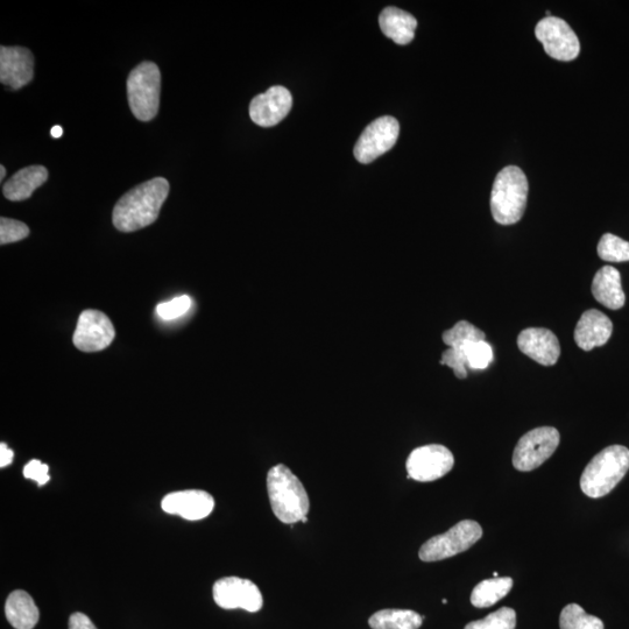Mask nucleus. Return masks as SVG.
Returning a JSON list of instances; mask_svg holds the SVG:
<instances>
[{"instance_id": "1", "label": "nucleus", "mask_w": 629, "mask_h": 629, "mask_svg": "<svg viewBox=\"0 0 629 629\" xmlns=\"http://www.w3.org/2000/svg\"><path fill=\"white\" fill-rule=\"evenodd\" d=\"M169 194V183L155 178L126 193L113 209V225L122 232H134L157 221Z\"/></svg>"}, {"instance_id": "2", "label": "nucleus", "mask_w": 629, "mask_h": 629, "mask_svg": "<svg viewBox=\"0 0 629 629\" xmlns=\"http://www.w3.org/2000/svg\"><path fill=\"white\" fill-rule=\"evenodd\" d=\"M267 491L275 517L288 525L307 518L309 497L305 486L286 465H275L267 475Z\"/></svg>"}, {"instance_id": "3", "label": "nucleus", "mask_w": 629, "mask_h": 629, "mask_svg": "<svg viewBox=\"0 0 629 629\" xmlns=\"http://www.w3.org/2000/svg\"><path fill=\"white\" fill-rule=\"evenodd\" d=\"M629 470V449L611 445L591 459L581 478L586 496L598 499L607 496L624 479Z\"/></svg>"}, {"instance_id": "4", "label": "nucleus", "mask_w": 629, "mask_h": 629, "mask_svg": "<svg viewBox=\"0 0 629 629\" xmlns=\"http://www.w3.org/2000/svg\"><path fill=\"white\" fill-rule=\"evenodd\" d=\"M529 192L527 176L517 166L500 171L492 188L491 211L501 225L518 223L525 214Z\"/></svg>"}, {"instance_id": "5", "label": "nucleus", "mask_w": 629, "mask_h": 629, "mask_svg": "<svg viewBox=\"0 0 629 629\" xmlns=\"http://www.w3.org/2000/svg\"><path fill=\"white\" fill-rule=\"evenodd\" d=\"M161 93V74L153 62H143L134 68L127 80V96L134 117L150 122L158 115Z\"/></svg>"}, {"instance_id": "6", "label": "nucleus", "mask_w": 629, "mask_h": 629, "mask_svg": "<svg viewBox=\"0 0 629 629\" xmlns=\"http://www.w3.org/2000/svg\"><path fill=\"white\" fill-rule=\"evenodd\" d=\"M483 528L477 521L463 520L447 533L431 537L420 549L423 562H438L464 553L482 539Z\"/></svg>"}, {"instance_id": "7", "label": "nucleus", "mask_w": 629, "mask_h": 629, "mask_svg": "<svg viewBox=\"0 0 629 629\" xmlns=\"http://www.w3.org/2000/svg\"><path fill=\"white\" fill-rule=\"evenodd\" d=\"M561 436L554 427H541L530 430L522 436L514 449V468L522 471H533L547 462L560 445Z\"/></svg>"}, {"instance_id": "8", "label": "nucleus", "mask_w": 629, "mask_h": 629, "mask_svg": "<svg viewBox=\"0 0 629 629\" xmlns=\"http://www.w3.org/2000/svg\"><path fill=\"white\" fill-rule=\"evenodd\" d=\"M535 35L544 51L558 61H574L581 52L577 34L567 21L557 17H547L536 25Z\"/></svg>"}, {"instance_id": "9", "label": "nucleus", "mask_w": 629, "mask_h": 629, "mask_svg": "<svg viewBox=\"0 0 629 629\" xmlns=\"http://www.w3.org/2000/svg\"><path fill=\"white\" fill-rule=\"evenodd\" d=\"M455 458L444 445H424L412 451L407 459L408 479L429 483L443 478L454 468Z\"/></svg>"}, {"instance_id": "10", "label": "nucleus", "mask_w": 629, "mask_h": 629, "mask_svg": "<svg viewBox=\"0 0 629 629\" xmlns=\"http://www.w3.org/2000/svg\"><path fill=\"white\" fill-rule=\"evenodd\" d=\"M399 134L400 125L394 117L385 116L374 120L357 141L356 159L360 164H371L397 144Z\"/></svg>"}, {"instance_id": "11", "label": "nucleus", "mask_w": 629, "mask_h": 629, "mask_svg": "<svg viewBox=\"0 0 629 629\" xmlns=\"http://www.w3.org/2000/svg\"><path fill=\"white\" fill-rule=\"evenodd\" d=\"M215 603L224 610L243 609L256 613L263 607V595L249 579L226 577L219 579L212 589Z\"/></svg>"}, {"instance_id": "12", "label": "nucleus", "mask_w": 629, "mask_h": 629, "mask_svg": "<svg viewBox=\"0 0 629 629\" xmlns=\"http://www.w3.org/2000/svg\"><path fill=\"white\" fill-rule=\"evenodd\" d=\"M116 330L110 318L98 310H84L77 321L73 342L82 352H98L111 345Z\"/></svg>"}, {"instance_id": "13", "label": "nucleus", "mask_w": 629, "mask_h": 629, "mask_svg": "<svg viewBox=\"0 0 629 629\" xmlns=\"http://www.w3.org/2000/svg\"><path fill=\"white\" fill-rule=\"evenodd\" d=\"M293 105L292 94L284 87H272L265 94L253 98L250 117L261 127H272L284 120Z\"/></svg>"}, {"instance_id": "14", "label": "nucleus", "mask_w": 629, "mask_h": 629, "mask_svg": "<svg viewBox=\"0 0 629 629\" xmlns=\"http://www.w3.org/2000/svg\"><path fill=\"white\" fill-rule=\"evenodd\" d=\"M34 58L24 47H0V82L14 90L33 80Z\"/></svg>"}, {"instance_id": "15", "label": "nucleus", "mask_w": 629, "mask_h": 629, "mask_svg": "<svg viewBox=\"0 0 629 629\" xmlns=\"http://www.w3.org/2000/svg\"><path fill=\"white\" fill-rule=\"evenodd\" d=\"M162 510L168 514L197 521L206 519L215 507V500L206 491L188 490L167 494L162 499Z\"/></svg>"}, {"instance_id": "16", "label": "nucleus", "mask_w": 629, "mask_h": 629, "mask_svg": "<svg viewBox=\"0 0 629 629\" xmlns=\"http://www.w3.org/2000/svg\"><path fill=\"white\" fill-rule=\"evenodd\" d=\"M518 346L522 353L543 366H553L561 356L558 338L548 329L529 328L520 332Z\"/></svg>"}, {"instance_id": "17", "label": "nucleus", "mask_w": 629, "mask_h": 629, "mask_svg": "<svg viewBox=\"0 0 629 629\" xmlns=\"http://www.w3.org/2000/svg\"><path fill=\"white\" fill-rule=\"evenodd\" d=\"M612 332L613 323L610 318L599 310L591 309L577 323L575 342L578 348L591 351L609 342Z\"/></svg>"}, {"instance_id": "18", "label": "nucleus", "mask_w": 629, "mask_h": 629, "mask_svg": "<svg viewBox=\"0 0 629 629\" xmlns=\"http://www.w3.org/2000/svg\"><path fill=\"white\" fill-rule=\"evenodd\" d=\"M592 294L600 305L611 310H618L625 306L626 296L617 268L612 266L600 268L592 282Z\"/></svg>"}, {"instance_id": "19", "label": "nucleus", "mask_w": 629, "mask_h": 629, "mask_svg": "<svg viewBox=\"0 0 629 629\" xmlns=\"http://www.w3.org/2000/svg\"><path fill=\"white\" fill-rule=\"evenodd\" d=\"M48 179V171L44 166H30L20 169L3 187L7 200L20 202L30 199Z\"/></svg>"}, {"instance_id": "20", "label": "nucleus", "mask_w": 629, "mask_h": 629, "mask_svg": "<svg viewBox=\"0 0 629 629\" xmlns=\"http://www.w3.org/2000/svg\"><path fill=\"white\" fill-rule=\"evenodd\" d=\"M381 31L395 44H411L415 37L418 20L411 13L402 11L398 7H386L379 17Z\"/></svg>"}, {"instance_id": "21", "label": "nucleus", "mask_w": 629, "mask_h": 629, "mask_svg": "<svg viewBox=\"0 0 629 629\" xmlns=\"http://www.w3.org/2000/svg\"><path fill=\"white\" fill-rule=\"evenodd\" d=\"M5 614L7 621L16 629H33L40 618L33 598L23 590L14 591L7 598Z\"/></svg>"}, {"instance_id": "22", "label": "nucleus", "mask_w": 629, "mask_h": 629, "mask_svg": "<svg viewBox=\"0 0 629 629\" xmlns=\"http://www.w3.org/2000/svg\"><path fill=\"white\" fill-rule=\"evenodd\" d=\"M513 588L511 577H494L479 583L472 591L471 603L478 609L491 607L505 598Z\"/></svg>"}, {"instance_id": "23", "label": "nucleus", "mask_w": 629, "mask_h": 629, "mask_svg": "<svg viewBox=\"0 0 629 629\" xmlns=\"http://www.w3.org/2000/svg\"><path fill=\"white\" fill-rule=\"evenodd\" d=\"M423 617L411 610H383L369 620L372 629H419Z\"/></svg>"}, {"instance_id": "24", "label": "nucleus", "mask_w": 629, "mask_h": 629, "mask_svg": "<svg viewBox=\"0 0 629 629\" xmlns=\"http://www.w3.org/2000/svg\"><path fill=\"white\" fill-rule=\"evenodd\" d=\"M443 342L449 348L463 350L469 344L478 341H485L486 335L483 330L478 329L468 321L456 323L454 328L443 332Z\"/></svg>"}, {"instance_id": "25", "label": "nucleus", "mask_w": 629, "mask_h": 629, "mask_svg": "<svg viewBox=\"0 0 629 629\" xmlns=\"http://www.w3.org/2000/svg\"><path fill=\"white\" fill-rule=\"evenodd\" d=\"M561 629H604L602 620L590 616L581 606L570 604L564 607L560 617Z\"/></svg>"}, {"instance_id": "26", "label": "nucleus", "mask_w": 629, "mask_h": 629, "mask_svg": "<svg viewBox=\"0 0 629 629\" xmlns=\"http://www.w3.org/2000/svg\"><path fill=\"white\" fill-rule=\"evenodd\" d=\"M598 256L609 263L629 261V243L612 233H606L598 244Z\"/></svg>"}, {"instance_id": "27", "label": "nucleus", "mask_w": 629, "mask_h": 629, "mask_svg": "<svg viewBox=\"0 0 629 629\" xmlns=\"http://www.w3.org/2000/svg\"><path fill=\"white\" fill-rule=\"evenodd\" d=\"M517 613L511 607H503L485 619L472 621L464 629H515Z\"/></svg>"}, {"instance_id": "28", "label": "nucleus", "mask_w": 629, "mask_h": 629, "mask_svg": "<svg viewBox=\"0 0 629 629\" xmlns=\"http://www.w3.org/2000/svg\"><path fill=\"white\" fill-rule=\"evenodd\" d=\"M466 362L472 370H485L493 360L492 346L485 341L473 342L464 349Z\"/></svg>"}, {"instance_id": "29", "label": "nucleus", "mask_w": 629, "mask_h": 629, "mask_svg": "<svg viewBox=\"0 0 629 629\" xmlns=\"http://www.w3.org/2000/svg\"><path fill=\"white\" fill-rule=\"evenodd\" d=\"M30 235V229L23 222L2 217L0 218V244H12L20 242Z\"/></svg>"}, {"instance_id": "30", "label": "nucleus", "mask_w": 629, "mask_h": 629, "mask_svg": "<svg viewBox=\"0 0 629 629\" xmlns=\"http://www.w3.org/2000/svg\"><path fill=\"white\" fill-rule=\"evenodd\" d=\"M192 303L193 301L188 295H182L171 301L160 303L157 307V314L165 321L176 320V318L189 312V309L192 308Z\"/></svg>"}, {"instance_id": "31", "label": "nucleus", "mask_w": 629, "mask_h": 629, "mask_svg": "<svg viewBox=\"0 0 629 629\" xmlns=\"http://www.w3.org/2000/svg\"><path fill=\"white\" fill-rule=\"evenodd\" d=\"M440 363L449 366L458 379L468 377V370H466L468 362H466L465 352L463 350L454 348L445 350Z\"/></svg>"}, {"instance_id": "32", "label": "nucleus", "mask_w": 629, "mask_h": 629, "mask_svg": "<svg viewBox=\"0 0 629 629\" xmlns=\"http://www.w3.org/2000/svg\"><path fill=\"white\" fill-rule=\"evenodd\" d=\"M49 468L47 464H44L38 459H33L30 463H28L24 468V477L26 479L34 480L38 485L44 486L49 482Z\"/></svg>"}, {"instance_id": "33", "label": "nucleus", "mask_w": 629, "mask_h": 629, "mask_svg": "<svg viewBox=\"0 0 629 629\" xmlns=\"http://www.w3.org/2000/svg\"><path fill=\"white\" fill-rule=\"evenodd\" d=\"M69 629H97L86 614L77 612L69 618Z\"/></svg>"}, {"instance_id": "34", "label": "nucleus", "mask_w": 629, "mask_h": 629, "mask_svg": "<svg viewBox=\"0 0 629 629\" xmlns=\"http://www.w3.org/2000/svg\"><path fill=\"white\" fill-rule=\"evenodd\" d=\"M14 452L5 443L0 444V468H6L13 462Z\"/></svg>"}, {"instance_id": "35", "label": "nucleus", "mask_w": 629, "mask_h": 629, "mask_svg": "<svg viewBox=\"0 0 629 629\" xmlns=\"http://www.w3.org/2000/svg\"><path fill=\"white\" fill-rule=\"evenodd\" d=\"M52 137L55 139L61 138L63 134L62 127L59 125H55L51 130Z\"/></svg>"}, {"instance_id": "36", "label": "nucleus", "mask_w": 629, "mask_h": 629, "mask_svg": "<svg viewBox=\"0 0 629 629\" xmlns=\"http://www.w3.org/2000/svg\"><path fill=\"white\" fill-rule=\"evenodd\" d=\"M5 175H6V169H5V167H4V166H0V180H2V181H3V180H4V178H5Z\"/></svg>"}, {"instance_id": "37", "label": "nucleus", "mask_w": 629, "mask_h": 629, "mask_svg": "<svg viewBox=\"0 0 629 629\" xmlns=\"http://www.w3.org/2000/svg\"><path fill=\"white\" fill-rule=\"evenodd\" d=\"M442 602H443V604H447L448 600L447 599H443Z\"/></svg>"}]
</instances>
